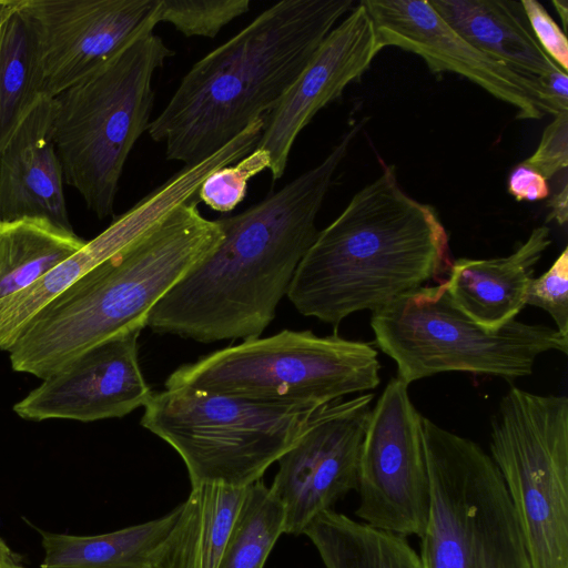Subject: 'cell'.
<instances>
[{
  "label": "cell",
  "mask_w": 568,
  "mask_h": 568,
  "mask_svg": "<svg viewBox=\"0 0 568 568\" xmlns=\"http://www.w3.org/2000/svg\"><path fill=\"white\" fill-rule=\"evenodd\" d=\"M379 369L369 343L283 329L184 364L169 375L165 388L320 408L376 388Z\"/></svg>",
  "instance_id": "cell-6"
},
{
  "label": "cell",
  "mask_w": 568,
  "mask_h": 568,
  "mask_svg": "<svg viewBox=\"0 0 568 568\" xmlns=\"http://www.w3.org/2000/svg\"><path fill=\"white\" fill-rule=\"evenodd\" d=\"M371 326L376 345L407 385L445 372L515 379L530 375L539 355L568 352V337L546 325L514 320L500 329H484L455 306L445 282L373 312Z\"/></svg>",
  "instance_id": "cell-8"
},
{
  "label": "cell",
  "mask_w": 568,
  "mask_h": 568,
  "mask_svg": "<svg viewBox=\"0 0 568 568\" xmlns=\"http://www.w3.org/2000/svg\"><path fill=\"white\" fill-rule=\"evenodd\" d=\"M245 487L191 486L179 516L153 550L148 568H219Z\"/></svg>",
  "instance_id": "cell-21"
},
{
  "label": "cell",
  "mask_w": 568,
  "mask_h": 568,
  "mask_svg": "<svg viewBox=\"0 0 568 568\" xmlns=\"http://www.w3.org/2000/svg\"><path fill=\"white\" fill-rule=\"evenodd\" d=\"M22 0H0V30L10 17L17 12Z\"/></svg>",
  "instance_id": "cell-36"
},
{
  "label": "cell",
  "mask_w": 568,
  "mask_h": 568,
  "mask_svg": "<svg viewBox=\"0 0 568 568\" xmlns=\"http://www.w3.org/2000/svg\"><path fill=\"white\" fill-rule=\"evenodd\" d=\"M52 140V98L43 95L0 154V221L44 217L72 229Z\"/></svg>",
  "instance_id": "cell-18"
},
{
  "label": "cell",
  "mask_w": 568,
  "mask_h": 568,
  "mask_svg": "<svg viewBox=\"0 0 568 568\" xmlns=\"http://www.w3.org/2000/svg\"><path fill=\"white\" fill-rule=\"evenodd\" d=\"M452 264L436 209L408 195L388 164L318 232L286 296L302 315L338 326L430 280L445 282Z\"/></svg>",
  "instance_id": "cell-3"
},
{
  "label": "cell",
  "mask_w": 568,
  "mask_h": 568,
  "mask_svg": "<svg viewBox=\"0 0 568 568\" xmlns=\"http://www.w3.org/2000/svg\"><path fill=\"white\" fill-rule=\"evenodd\" d=\"M489 447L532 568H568V397L510 387Z\"/></svg>",
  "instance_id": "cell-10"
},
{
  "label": "cell",
  "mask_w": 568,
  "mask_h": 568,
  "mask_svg": "<svg viewBox=\"0 0 568 568\" xmlns=\"http://www.w3.org/2000/svg\"><path fill=\"white\" fill-rule=\"evenodd\" d=\"M85 242L44 217L0 221V300L32 285Z\"/></svg>",
  "instance_id": "cell-24"
},
{
  "label": "cell",
  "mask_w": 568,
  "mask_h": 568,
  "mask_svg": "<svg viewBox=\"0 0 568 568\" xmlns=\"http://www.w3.org/2000/svg\"><path fill=\"white\" fill-rule=\"evenodd\" d=\"M373 399L372 393H363L317 408L278 458L268 488L284 508V534L302 535L317 515L356 490Z\"/></svg>",
  "instance_id": "cell-12"
},
{
  "label": "cell",
  "mask_w": 568,
  "mask_h": 568,
  "mask_svg": "<svg viewBox=\"0 0 568 568\" xmlns=\"http://www.w3.org/2000/svg\"><path fill=\"white\" fill-rule=\"evenodd\" d=\"M143 328H126L80 354L16 403L14 413L36 422L89 423L123 417L144 407L152 392L138 356Z\"/></svg>",
  "instance_id": "cell-15"
},
{
  "label": "cell",
  "mask_w": 568,
  "mask_h": 568,
  "mask_svg": "<svg viewBox=\"0 0 568 568\" xmlns=\"http://www.w3.org/2000/svg\"><path fill=\"white\" fill-rule=\"evenodd\" d=\"M547 206L550 209L546 222L555 221L559 225H565L568 221V184L564 180L560 190L555 192L548 200Z\"/></svg>",
  "instance_id": "cell-34"
},
{
  "label": "cell",
  "mask_w": 568,
  "mask_h": 568,
  "mask_svg": "<svg viewBox=\"0 0 568 568\" xmlns=\"http://www.w3.org/2000/svg\"><path fill=\"white\" fill-rule=\"evenodd\" d=\"M529 27L545 53L565 72L568 71V40L545 7L536 0L520 1Z\"/></svg>",
  "instance_id": "cell-31"
},
{
  "label": "cell",
  "mask_w": 568,
  "mask_h": 568,
  "mask_svg": "<svg viewBox=\"0 0 568 568\" xmlns=\"http://www.w3.org/2000/svg\"><path fill=\"white\" fill-rule=\"evenodd\" d=\"M422 429L430 493L423 568H532L490 456L424 416Z\"/></svg>",
  "instance_id": "cell-7"
},
{
  "label": "cell",
  "mask_w": 568,
  "mask_h": 568,
  "mask_svg": "<svg viewBox=\"0 0 568 568\" xmlns=\"http://www.w3.org/2000/svg\"><path fill=\"white\" fill-rule=\"evenodd\" d=\"M316 409L165 388L152 393L141 425L180 455L191 486L246 487L295 443Z\"/></svg>",
  "instance_id": "cell-9"
},
{
  "label": "cell",
  "mask_w": 568,
  "mask_h": 568,
  "mask_svg": "<svg viewBox=\"0 0 568 568\" xmlns=\"http://www.w3.org/2000/svg\"><path fill=\"white\" fill-rule=\"evenodd\" d=\"M266 152L254 149L234 165L213 171L201 184L197 195L209 207L221 213L234 210L244 199L251 178L268 169Z\"/></svg>",
  "instance_id": "cell-28"
},
{
  "label": "cell",
  "mask_w": 568,
  "mask_h": 568,
  "mask_svg": "<svg viewBox=\"0 0 568 568\" xmlns=\"http://www.w3.org/2000/svg\"><path fill=\"white\" fill-rule=\"evenodd\" d=\"M250 7V0H160L158 20L185 37L214 38Z\"/></svg>",
  "instance_id": "cell-27"
},
{
  "label": "cell",
  "mask_w": 568,
  "mask_h": 568,
  "mask_svg": "<svg viewBox=\"0 0 568 568\" xmlns=\"http://www.w3.org/2000/svg\"><path fill=\"white\" fill-rule=\"evenodd\" d=\"M200 184L193 170L182 169L32 285L0 300V349L8 352L26 324L50 301L193 200Z\"/></svg>",
  "instance_id": "cell-17"
},
{
  "label": "cell",
  "mask_w": 568,
  "mask_h": 568,
  "mask_svg": "<svg viewBox=\"0 0 568 568\" xmlns=\"http://www.w3.org/2000/svg\"><path fill=\"white\" fill-rule=\"evenodd\" d=\"M381 50L373 22L359 1L326 36L280 103L265 116L255 148L267 153L273 181L285 173L302 130L364 74Z\"/></svg>",
  "instance_id": "cell-16"
},
{
  "label": "cell",
  "mask_w": 568,
  "mask_h": 568,
  "mask_svg": "<svg viewBox=\"0 0 568 568\" xmlns=\"http://www.w3.org/2000/svg\"><path fill=\"white\" fill-rule=\"evenodd\" d=\"M539 82L546 92V94L551 99V101L557 105V108L564 112L568 111V74L561 69L549 72L540 78Z\"/></svg>",
  "instance_id": "cell-33"
},
{
  "label": "cell",
  "mask_w": 568,
  "mask_h": 568,
  "mask_svg": "<svg viewBox=\"0 0 568 568\" xmlns=\"http://www.w3.org/2000/svg\"><path fill=\"white\" fill-rule=\"evenodd\" d=\"M0 568H26L2 538H0Z\"/></svg>",
  "instance_id": "cell-35"
},
{
  "label": "cell",
  "mask_w": 568,
  "mask_h": 568,
  "mask_svg": "<svg viewBox=\"0 0 568 568\" xmlns=\"http://www.w3.org/2000/svg\"><path fill=\"white\" fill-rule=\"evenodd\" d=\"M546 180L552 179L568 165V111L554 115L545 128L536 151L523 161Z\"/></svg>",
  "instance_id": "cell-30"
},
{
  "label": "cell",
  "mask_w": 568,
  "mask_h": 568,
  "mask_svg": "<svg viewBox=\"0 0 568 568\" xmlns=\"http://www.w3.org/2000/svg\"><path fill=\"white\" fill-rule=\"evenodd\" d=\"M507 191L516 201H540L549 197L547 180L535 169L524 162L517 164L509 173Z\"/></svg>",
  "instance_id": "cell-32"
},
{
  "label": "cell",
  "mask_w": 568,
  "mask_h": 568,
  "mask_svg": "<svg viewBox=\"0 0 568 568\" xmlns=\"http://www.w3.org/2000/svg\"><path fill=\"white\" fill-rule=\"evenodd\" d=\"M43 95L34 36L19 8L0 30V154Z\"/></svg>",
  "instance_id": "cell-25"
},
{
  "label": "cell",
  "mask_w": 568,
  "mask_h": 568,
  "mask_svg": "<svg viewBox=\"0 0 568 568\" xmlns=\"http://www.w3.org/2000/svg\"><path fill=\"white\" fill-rule=\"evenodd\" d=\"M354 0H282L184 74L148 133L168 160L194 165L282 100Z\"/></svg>",
  "instance_id": "cell-2"
},
{
  "label": "cell",
  "mask_w": 568,
  "mask_h": 568,
  "mask_svg": "<svg viewBox=\"0 0 568 568\" xmlns=\"http://www.w3.org/2000/svg\"><path fill=\"white\" fill-rule=\"evenodd\" d=\"M429 2L467 42L510 69L534 78H540L560 69L534 37L520 1L429 0Z\"/></svg>",
  "instance_id": "cell-20"
},
{
  "label": "cell",
  "mask_w": 568,
  "mask_h": 568,
  "mask_svg": "<svg viewBox=\"0 0 568 568\" xmlns=\"http://www.w3.org/2000/svg\"><path fill=\"white\" fill-rule=\"evenodd\" d=\"M422 420L408 385L392 378L372 408L359 455L355 515L404 537L420 538L429 516Z\"/></svg>",
  "instance_id": "cell-11"
},
{
  "label": "cell",
  "mask_w": 568,
  "mask_h": 568,
  "mask_svg": "<svg viewBox=\"0 0 568 568\" xmlns=\"http://www.w3.org/2000/svg\"><path fill=\"white\" fill-rule=\"evenodd\" d=\"M381 49L396 47L419 55L437 74L453 72L517 110L518 120H539L561 111L539 79L486 55L460 37L429 0H362Z\"/></svg>",
  "instance_id": "cell-14"
},
{
  "label": "cell",
  "mask_w": 568,
  "mask_h": 568,
  "mask_svg": "<svg viewBox=\"0 0 568 568\" xmlns=\"http://www.w3.org/2000/svg\"><path fill=\"white\" fill-rule=\"evenodd\" d=\"M180 508L179 505L156 519L100 535L40 531L41 568H148L151 554L174 525Z\"/></svg>",
  "instance_id": "cell-22"
},
{
  "label": "cell",
  "mask_w": 568,
  "mask_h": 568,
  "mask_svg": "<svg viewBox=\"0 0 568 568\" xmlns=\"http://www.w3.org/2000/svg\"><path fill=\"white\" fill-rule=\"evenodd\" d=\"M194 200L42 307L9 348L11 367L41 379L92 346L141 326L152 307L222 241Z\"/></svg>",
  "instance_id": "cell-4"
},
{
  "label": "cell",
  "mask_w": 568,
  "mask_h": 568,
  "mask_svg": "<svg viewBox=\"0 0 568 568\" xmlns=\"http://www.w3.org/2000/svg\"><path fill=\"white\" fill-rule=\"evenodd\" d=\"M552 3L561 19L564 30L566 31L567 30V19H568V1L567 0H554Z\"/></svg>",
  "instance_id": "cell-37"
},
{
  "label": "cell",
  "mask_w": 568,
  "mask_h": 568,
  "mask_svg": "<svg viewBox=\"0 0 568 568\" xmlns=\"http://www.w3.org/2000/svg\"><path fill=\"white\" fill-rule=\"evenodd\" d=\"M284 525V508L264 481L246 486L219 568H264Z\"/></svg>",
  "instance_id": "cell-26"
},
{
  "label": "cell",
  "mask_w": 568,
  "mask_h": 568,
  "mask_svg": "<svg viewBox=\"0 0 568 568\" xmlns=\"http://www.w3.org/2000/svg\"><path fill=\"white\" fill-rule=\"evenodd\" d=\"M160 0H22L43 94L53 98L159 24Z\"/></svg>",
  "instance_id": "cell-13"
},
{
  "label": "cell",
  "mask_w": 568,
  "mask_h": 568,
  "mask_svg": "<svg viewBox=\"0 0 568 568\" xmlns=\"http://www.w3.org/2000/svg\"><path fill=\"white\" fill-rule=\"evenodd\" d=\"M326 568H423L406 537L328 509L304 529Z\"/></svg>",
  "instance_id": "cell-23"
},
{
  "label": "cell",
  "mask_w": 568,
  "mask_h": 568,
  "mask_svg": "<svg viewBox=\"0 0 568 568\" xmlns=\"http://www.w3.org/2000/svg\"><path fill=\"white\" fill-rule=\"evenodd\" d=\"M174 55L143 33L52 98V140L64 182L98 217L113 214L125 162L152 121V80Z\"/></svg>",
  "instance_id": "cell-5"
},
{
  "label": "cell",
  "mask_w": 568,
  "mask_h": 568,
  "mask_svg": "<svg viewBox=\"0 0 568 568\" xmlns=\"http://www.w3.org/2000/svg\"><path fill=\"white\" fill-rule=\"evenodd\" d=\"M363 125H353L317 165L278 191L219 219L220 244L161 297L146 326L200 343L260 337L320 232L317 214Z\"/></svg>",
  "instance_id": "cell-1"
},
{
  "label": "cell",
  "mask_w": 568,
  "mask_h": 568,
  "mask_svg": "<svg viewBox=\"0 0 568 568\" xmlns=\"http://www.w3.org/2000/svg\"><path fill=\"white\" fill-rule=\"evenodd\" d=\"M550 244L542 225L508 256L453 261L445 280L450 300L484 329H500L525 307L535 266Z\"/></svg>",
  "instance_id": "cell-19"
},
{
  "label": "cell",
  "mask_w": 568,
  "mask_h": 568,
  "mask_svg": "<svg viewBox=\"0 0 568 568\" xmlns=\"http://www.w3.org/2000/svg\"><path fill=\"white\" fill-rule=\"evenodd\" d=\"M526 305L545 310L554 320L556 329L568 337V247L566 246L549 270L532 278Z\"/></svg>",
  "instance_id": "cell-29"
}]
</instances>
